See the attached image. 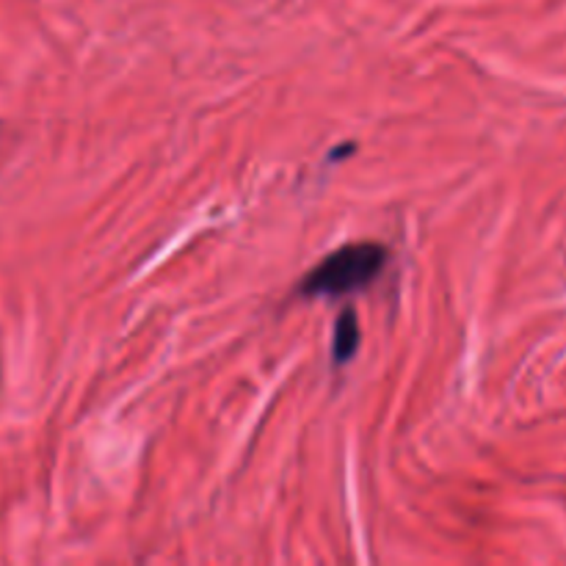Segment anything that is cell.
<instances>
[{
	"label": "cell",
	"mask_w": 566,
	"mask_h": 566,
	"mask_svg": "<svg viewBox=\"0 0 566 566\" xmlns=\"http://www.w3.org/2000/svg\"><path fill=\"white\" fill-rule=\"evenodd\" d=\"M387 265V249L376 241L346 243L326 254L298 285L304 298H340L365 291L379 280Z\"/></svg>",
	"instance_id": "obj_1"
},
{
	"label": "cell",
	"mask_w": 566,
	"mask_h": 566,
	"mask_svg": "<svg viewBox=\"0 0 566 566\" xmlns=\"http://www.w3.org/2000/svg\"><path fill=\"white\" fill-rule=\"evenodd\" d=\"M357 348H359V321H357V313H354V307H348L343 310L340 318H337L335 324L332 359H335V365L348 363V359H354Z\"/></svg>",
	"instance_id": "obj_2"
}]
</instances>
